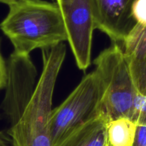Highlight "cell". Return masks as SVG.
Instances as JSON below:
<instances>
[{
	"instance_id": "cell-1",
	"label": "cell",
	"mask_w": 146,
	"mask_h": 146,
	"mask_svg": "<svg viewBox=\"0 0 146 146\" xmlns=\"http://www.w3.org/2000/svg\"><path fill=\"white\" fill-rule=\"evenodd\" d=\"M0 29L11 41L13 52L21 55L67 41L58 5L44 0H23L9 6Z\"/></svg>"
},
{
	"instance_id": "cell-2",
	"label": "cell",
	"mask_w": 146,
	"mask_h": 146,
	"mask_svg": "<svg viewBox=\"0 0 146 146\" xmlns=\"http://www.w3.org/2000/svg\"><path fill=\"white\" fill-rule=\"evenodd\" d=\"M94 71L104 87L101 113L108 121L131 120L137 91L133 83L122 46L113 43L94 60Z\"/></svg>"
},
{
	"instance_id": "cell-3",
	"label": "cell",
	"mask_w": 146,
	"mask_h": 146,
	"mask_svg": "<svg viewBox=\"0 0 146 146\" xmlns=\"http://www.w3.org/2000/svg\"><path fill=\"white\" fill-rule=\"evenodd\" d=\"M104 96L102 82L95 71L82 78L66 99L52 109L50 136L57 146L70 133L101 113Z\"/></svg>"
},
{
	"instance_id": "cell-4",
	"label": "cell",
	"mask_w": 146,
	"mask_h": 146,
	"mask_svg": "<svg viewBox=\"0 0 146 146\" xmlns=\"http://www.w3.org/2000/svg\"><path fill=\"white\" fill-rule=\"evenodd\" d=\"M76 64L85 71L91 63L94 21V0H56Z\"/></svg>"
},
{
	"instance_id": "cell-5",
	"label": "cell",
	"mask_w": 146,
	"mask_h": 146,
	"mask_svg": "<svg viewBox=\"0 0 146 146\" xmlns=\"http://www.w3.org/2000/svg\"><path fill=\"white\" fill-rule=\"evenodd\" d=\"M37 72L29 55L13 52L7 62L5 94L1 109L9 124L14 125L31 99L37 85Z\"/></svg>"
},
{
	"instance_id": "cell-6",
	"label": "cell",
	"mask_w": 146,
	"mask_h": 146,
	"mask_svg": "<svg viewBox=\"0 0 146 146\" xmlns=\"http://www.w3.org/2000/svg\"><path fill=\"white\" fill-rule=\"evenodd\" d=\"M136 0H94L95 29L113 43H123L136 22L132 14Z\"/></svg>"
},
{
	"instance_id": "cell-7",
	"label": "cell",
	"mask_w": 146,
	"mask_h": 146,
	"mask_svg": "<svg viewBox=\"0 0 146 146\" xmlns=\"http://www.w3.org/2000/svg\"><path fill=\"white\" fill-rule=\"evenodd\" d=\"M122 44L136 90L146 96V26L136 24Z\"/></svg>"
},
{
	"instance_id": "cell-8",
	"label": "cell",
	"mask_w": 146,
	"mask_h": 146,
	"mask_svg": "<svg viewBox=\"0 0 146 146\" xmlns=\"http://www.w3.org/2000/svg\"><path fill=\"white\" fill-rule=\"evenodd\" d=\"M107 121L101 113L73 131L57 146H105Z\"/></svg>"
},
{
	"instance_id": "cell-9",
	"label": "cell",
	"mask_w": 146,
	"mask_h": 146,
	"mask_svg": "<svg viewBox=\"0 0 146 146\" xmlns=\"http://www.w3.org/2000/svg\"><path fill=\"white\" fill-rule=\"evenodd\" d=\"M137 125L127 118H119L107 123V146H132Z\"/></svg>"
},
{
	"instance_id": "cell-10",
	"label": "cell",
	"mask_w": 146,
	"mask_h": 146,
	"mask_svg": "<svg viewBox=\"0 0 146 146\" xmlns=\"http://www.w3.org/2000/svg\"><path fill=\"white\" fill-rule=\"evenodd\" d=\"M131 121L136 125H146V96L137 94L133 106Z\"/></svg>"
},
{
	"instance_id": "cell-11",
	"label": "cell",
	"mask_w": 146,
	"mask_h": 146,
	"mask_svg": "<svg viewBox=\"0 0 146 146\" xmlns=\"http://www.w3.org/2000/svg\"><path fill=\"white\" fill-rule=\"evenodd\" d=\"M136 24L146 26V0H136L132 9Z\"/></svg>"
},
{
	"instance_id": "cell-12",
	"label": "cell",
	"mask_w": 146,
	"mask_h": 146,
	"mask_svg": "<svg viewBox=\"0 0 146 146\" xmlns=\"http://www.w3.org/2000/svg\"><path fill=\"white\" fill-rule=\"evenodd\" d=\"M132 146H146V125H137Z\"/></svg>"
},
{
	"instance_id": "cell-13",
	"label": "cell",
	"mask_w": 146,
	"mask_h": 146,
	"mask_svg": "<svg viewBox=\"0 0 146 146\" xmlns=\"http://www.w3.org/2000/svg\"><path fill=\"white\" fill-rule=\"evenodd\" d=\"M7 80V62L4 61L0 47V91L4 88Z\"/></svg>"
},
{
	"instance_id": "cell-14",
	"label": "cell",
	"mask_w": 146,
	"mask_h": 146,
	"mask_svg": "<svg viewBox=\"0 0 146 146\" xmlns=\"http://www.w3.org/2000/svg\"><path fill=\"white\" fill-rule=\"evenodd\" d=\"M0 146H13L9 138L6 137L1 132H0Z\"/></svg>"
},
{
	"instance_id": "cell-15",
	"label": "cell",
	"mask_w": 146,
	"mask_h": 146,
	"mask_svg": "<svg viewBox=\"0 0 146 146\" xmlns=\"http://www.w3.org/2000/svg\"><path fill=\"white\" fill-rule=\"evenodd\" d=\"M21 1H23V0H0V3L7 4L9 7V6L17 4V3L20 2Z\"/></svg>"
},
{
	"instance_id": "cell-16",
	"label": "cell",
	"mask_w": 146,
	"mask_h": 146,
	"mask_svg": "<svg viewBox=\"0 0 146 146\" xmlns=\"http://www.w3.org/2000/svg\"><path fill=\"white\" fill-rule=\"evenodd\" d=\"M105 146H107V145H105Z\"/></svg>"
}]
</instances>
